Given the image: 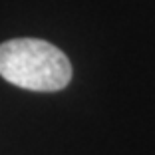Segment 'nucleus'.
<instances>
[{"instance_id":"f257e3e1","label":"nucleus","mask_w":155,"mask_h":155,"mask_svg":"<svg viewBox=\"0 0 155 155\" xmlns=\"http://www.w3.org/2000/svg\"><path fill=\"white\" fill-rule=\"evenodd\" d=\"M0 76L30 91H60L72 80V64L50 42L16 38L0 44Z\"/></svg>"}]
</instances>
